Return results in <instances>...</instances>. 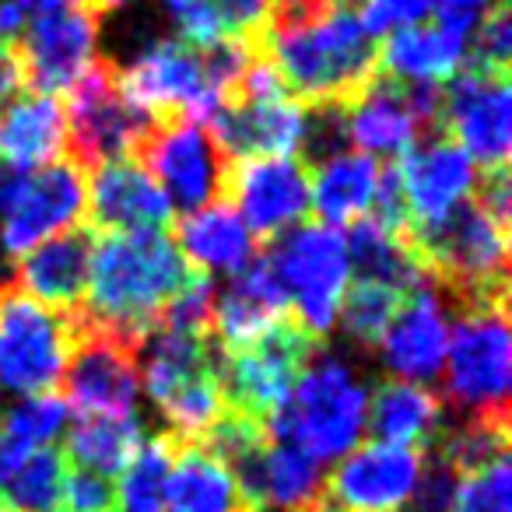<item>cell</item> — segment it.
I'll return each instance as SVG.
<instances>
[{
    "label": "cell",
    "mask_w": 512,
    "mask_h": 512,
    "mask_svg": "<svg viewBox=\"0 0 512 512\" xmlns=\"http://www.w3.org/2000/svg\"><path fill=\"white\" fill-rule=\"evenodd\" d=\"M299 106H355L379 78V43L358 11L278 0L271 29L256 43Z\"/></svg>",
    "instance_id": "cell-1"
},
{
    "label": "cell",
    "mask_w": 512,
    "mask_h": 512,
    "mask_svg": "<svg viewBox=\"0 0 512 512\" xmlns=\"http://www.w3.org/2000/svg\"><path fill=\"white\" fill-rule=\"evenodd\" d=\"M190 278L193 267L169 232L95 235L88 292L78 316L144 344L162 309Z\"/></svg>",
    "instance_id": "cell-2"
},
{
    "label": "cell",
    "mask_w": 512,
    "mask_h": 512,
    "mask_svg": "<svg viewBox=\"0 0 512 512\" xmlns=\"http://www.w3.org/2000/svg\"><path fill=\"white\" fill-rule=\"evenodd\" d=\"M407 242L428 281L449 292L453 306L477 309L509 302V228L470 197L432 225H411Z\"/></svg>",
    "instance_id": "cell-3"
},
{
    "label": "cell",
    "mask_w": 512,
    "mask_h": 512,
    "mask_svg": "<svg viewBox=\"0 0 512 512\" xmlns=\"http://www.w3.org/2000/svg\"><path fill=\"white\" fill-rule=\"evenodd\" d=\"M365 407L369 390L348 365L337 358H313L267 432L274 442H288L316 463L337 460L362 442Z\"/></svg>",
    "instance_id": "cell-4"
},
{
    "label": "cell",
    "mask_w": 512,
    "mask_h": 512,
    "mask_svg": "<svg viewBox=\"0 0 512 512\" xmlns=\"http://www.w3.org/2000/svg\"><path fill=\"white\" fill-rule=\"evenodd\" d=\"M141 348H148L141 369L144 390L169 421L165 432H172L179 442H200L228 411L211 341L155 330L144 337Z\"/></svg>",
    "instance_id": "cell-5"
},
{
    "label": "cell",
    "mask_w": 512,
    "mask_h": 512,
    "mask_svg": "<svg viewBox=\"0 0 512 512\" xmlns=\"http://www.w3.org/2000/svg\"><path fill=\"white\" fill-rule=\"evenodd\" d=\"M292 306V320L316 341L327 337L351 285V260L344 235L327 225H302L271 242L264 253Z\"/></svg>",
    "instance_id": "cell-6"
},
{
    "label": "cell",
    "mask_w": 512,
    "mask_h": 512,
    "mask_svg": "<svg viewBox=\"0 0 512 512\" xmlns=\"http://www.w3.org/2000/svg\"><path fill=\"white\" fill-rule=\"evenodd\" d=\"M446 358V397L453 407H460L463 418H509V302L460 309V323L449 337Z\"/></svg>",
    "instance_id": "cell-7"
},
{
    "label": "cell",
    "mask_w": 512,
    "mask_h": 512,
    "mask_svg": "<svg viewBox=\"0 0 512 512\" xmlns=\"http://www.w3.org/2000/svg\"><path fill=\"white\" fill-rule=\"evenodd\" d=\"M316 351L320 341L295 320L278 323L271 334L239 351H218V383L225 407L267 428L292 397L295 383L309 369Z\"/></svg>",
    "instance_id": "cell-8"
},
{
    "label": "cell",
    "mask_w": 512,
    "mask_h": 512,
    "mask_svg": "<svg viewBox=\"0 0 512 512\" xmlns=\"http://www.w3.org/2000/svg\"><path fill=\"white\" fill-rule=\"evenodd\" d=\"M64 99V158H71L85 176L116 158H134L144 137L155 130V120L123 95L120 67L109 60H95Z\"/></svg>",
    "instance_id": "cell-9"
},
{
    "label": "cell",
    "mask_w": 512,
    "mask_h": 512,
    "mask_svg": "<svg viewBox=\"0 0 512 512\" xmlns=\"http://www.w3.org/2000/svg\"><path fill=\"white\" fill-rule=\"evenodd\" d=\"M74 351L71 316L0 288V393L39 397L64 383Z\"/></svg>",
    "instance_id": "cell-10"
},
{
    "label": "cell",
    "mask_w": 512,
    "mask_h": 512,
    "mask_svg": "<svg viewBox=\"0 0 512 512\" xmlns=\"http://www.w3.org/2000/svg\"><path fill=\"white\" fill-rule=\"evenodd\" d=\"M88 176L57 158L39 172H11L0 179V253L25 256L46 239L85 225Z\"/></svg>",
    "instance_id": "cell-11"
},
{
    "label": "cell",
    "mask_w": 512,
    "mask_h": 512,
    "mask_svg": "<svg viewBox=\"0 0 512 512\" xmlns=\"http://www.w3.org/2000/svg\"><path fill=\"white\" fill-rule=\"evenodd\" d=\"M74 351L64 372L67 407L78 418H134L141 393V341L71 316Z\"/></svg>",
    "instance_id": "cell-12"
},
{
    "label": "cell",
    "mask_w": 512,
    "mask_h": 512,
    "mask_svg": "<svg viewBox=\"0 0 512 512\" xmlns=\"http://www.w3.org/2000/svg\"><path fill=\"white\" fill-rule=\"evenodd\" d=\"M137 162L151 172L172 211L193 214L200 207L225 197V179L232 158L221 151L207 123L165 120L155 123L144 144L137 148Z\"/></svg>",
    "instance_id": "cell-13"
},
{
    "label": "cell",
    "mask_w": 512,
    "mask_h": 512,
    "mask_svg": "<svg viewBox=\"0 0 512 512\" xmlns=\"http://www.w3.org/2000/svg\"><path fill=\"white\" fill-rule=\"evenodd\" d=\"M120 88L155 123H207L218 106L207 53L193 50L183 39H158L155 46H148L127 71H120Z\"/></svg>",
    "instance_id": "cell-14"
},
{
    "label": "cell",
    "mask_w": 512,
    "mask_h": 512,
    "mask_svg": "<svg viewBox=\"0 0 512 512\" xmlns=\"http://www.w3.org/2000/svg\"><path fill=\"white\" fill-rule=\"evenodd\" d=\"M439 130L456 141L481 172L509 169L512 151V92L509 71L463 64L442 88Z\"/></svg>",
    "instance_id": "cell-15"
},
{
    "label": "cell",
    "mask_w": 512,
    "mask_h": 512,
    "mask_svg": "<svg viewBox=\"0 0 512 512\" xmlns=\"http://www.w3.org/2000/svg\"><path fill=\"white\" fill-rule=\"evenodd\" d=\"M102 15L88 8L43 11L15 39V57L22 67L25 92L67 95L95 64V39H99Z\"/></svg>",
    "instance_id": "cell-16"
},
{
    "label": "cell",
    "mask_w": 512,
    "mask_h": 512,
    "mask_svg": "<svg viewBox=\"0 0 512 512\" xmlns=\"http://www.w3.org/2000/svg\"><path fill=\"white\" fill-rule=\"evenodd\" d=\"M253 242H267L299 225L309 214V165L299 155L242 158L228 165L225 197Z\"/></svg>",
    "instance_id": "cell-17"
},
{
    "label": "cell",
    "mask_w": 512,
    "mask_h": 512,
    "mask_svg": "<svg viewBox=\"0 0 512 512\" xmlns=\"http://www.w3.org/2000/svg\"><path fill=\"white\" fill-rule=\"evenodd\" d=\"M439 85H407L379 74L372 88L348 106V141L362 155L404 158L418 144L421 130H439Z\"/></svg>",
    "instance_id": "cell-18"
},
{
    "label": "cell",
    "mask_w": 512,
    "mask_h": 512,
    "mask_svg": "<svg viewBox=\"0 0 512 512\" xmlns=\"http://www.w3.org/2000/svg\"><path fill=\"white\" fill-rule=\"evenodd\" d=\"M421 463V449L369 442L351 449L323 481V498L334 512H404L418 488Z\"/></svg>",
    "instance_id": "cell-19"
},
{
    "label": "cell",
    "mask_w": 512,
    "mask_h": 512,
    "mask_svg": "<svg viewBox=\"0 0 512 512\" xmlns=\"http://www.w3.org/2000/svg\"><path fill=\"white\" fill-rule=\"evenodd\" d=\"M176 225L169 197L137 158H116L88 172L85 228L95 235L165 232Z\"/></svg>",
    "instance_id": "cell-20"
},
{
    "label": "cell",
    "mask_w": 512,
    "mask_h": 512,
    "mask_svg": "<svg viewBox=\"0 0 512 512\" xmlns=\"http://www.w3.org/2000/svg\"><path fill=\"white\" fill-rule=\"evenodd\" d=\"M393 165H397L411 225H432V221L446 218L456 204L470 197L477 183L474 162L446 134H435L432 141L411 148Z\"/></svg>",
    "instance_id": "cell-21"
},
{
    "label": "cell",
    "mask_w": 512,
    "mask_h": 512,
    "mask_svg": "<svg viewBox=\"0 0 512 512\" xmlns=\"http://www.w3.org/2000/svg\"><path fill=\"white\" fill-rule=\"evenodd\" d=\"M92 249L95 232H88L85 225L53 235L43 246L22 256L11 288L22 292L25 299L53 309V313H81L88 292V271H92Z\"/></svg>",
    "instance_id": "cell-22"
},
{
    "label": "cell",
    "mask_w": 512,
    "mask_h": 512,
    "mask_svg": "<svg viewBox=\"0 0 512 512\" xmlns=\"http://www.w3.org/2000/svg\"><path fill=\"white\" fill-rule=\"evenodd\" d=\"M449 348L446 309L439 302V288L425 285L400 302L397 316L379 341V355L390 369V379L428 383L439 376Z\"/></svg>",
    "instance_id": "cell-23"
},
{
    "label": "cell",
    "mask_w": 512,
    "mask_h": 512,
    "mask_svg": "<svg viewBox=\"0 0 512 512\" xmlns=\"http://www.w3.org/2000/svg\"><path fill=\"white\" fill-rule=\"evenodd\" d=\"M285 320H292V306H288L271 264L264 256H256L228 281L225 295L214 302L211 337H218L221 351H239L271 334Z\"/></svg>",
    "instance_id": "cell-24"
},
{
    "label": "cell",
    "mask_w": 512,
    "mask_h": 512,
    "mask_svg": "<svg viewBox=\"0 0 512 512\" xmlns=\"http://www.w3.org/2000/svg\"><path fill=\"white\" fill-rule=\"evenodd\" d=\"M67 120L64 102L25 92L0 109V158L11 172H32L64 158Z\"/></svg>",
    "instance_id": "cell-25"
},
{
    "label": "cell",
    "mask_w": 512,
    "mask_h": 512,
    "mask_svg": "<svg viewBox=\"0 0 512 512\" xmlns=\"http://www.w3.org/2000/svg\"><path fill=\"white\" fill-rule=\"evenodd\" d=\"M446 425V400L421 383L404 379H383L369 393L365 407V428L376 435V442L390 446H411L425 453L435 435Z\"/></svg>",
    "instance_id": "cell-26"
},
{
    "label": "cell",
    "mask_w": 512,
    "mask_h": 512,
    "mask_svg": "<svg viewBox=\"0 0 512 512\" xmlns=\"http://www.w3.org/2000/svg\"><path fill=\"white\" fill-rule=\"evenodd\" d=\"M383 165L362 151H341L309 169V211L320 225L341 228L372 214Z\"/></svg>",
    "instance_id": "cell-27"
},
{
    "label": "cell",
    "mask_w": 512,
    "mask_h": 512,
    "mask_svg": "<svg viewBox=\"0 0 512 512\" xmlns=\"http://www.w3.org/2000/svg\"><path fill=\"white\" fill-rule=\"evenodd\" d=\"M179 253L186 256V264L193 271H228L239 274L242 267L253 260V235L246 232L242 218L228 200H214V204L200 207L193 214H183L176 225Z\"/></svg>",
    "instance_id": "cell-28"
},
{
    "label": "cell",
    "mask_w": 512,
    "mask_h": 512,
    "mask_svg": "<svg viewBox=\"0 0 512 512\" xmlns=\"http://www.w3.org/2000/svg\"><path fill=\"white\" fill-rule=\"evenodd\" d=\"M467 39L453 36L442 25H407L386 36L379 46V74L407 85H442L463 67Z\"/></svg>",
    "instance_id": "cell-29"
},
{
    "label": "cell",
    "mask_w": 512,
    "mask_h": 512,
    "mask_svg": "<svg viewBox=\"0 0 512 512\" xmlns=\"http://www.w3.org/2000/svg\"><path fill=\"white\" fill-rule=\"evenodd\" d=\"M165 509L172 512H264L242 495L235 474L197 442H179Z\"/></svg>",
    "instance_id": "cell-30"
},
{
    "label": "cell",
    "mask_w": 512,
    "mask_h": 512,
    "mask_svg": "<svg viewBox=\"0 0 512 512\" xmlns=\"http://www.w3.org/2000/svg\"><path fill=\"white\" fill-rule=\"evenodd\" d=\"M323 481V463L288 442L271 439L256 474V505L264 512H316L323 505Z\"/></svg>",
    "instance_id": "cell-31"
},
{
    "label": "cell",
    "mask_w": 512,
    "mask_h": 512,
    "mask_svg": "<svg viewBox=\"0 0 512 512\" xmlns=\"http://www.w3.org/2000/svg\"><path fill=\"white\" fill-rule=\"evenodd\" d=\"M67 467L60 446L32 449L0 474V512H64Z\"/></svg>",
    "instance_id": "cell-32"
},
{
    "label": "cell",
    "mask_w": 512,
    "mask_h": 512,
    "mask_svg": "<svg viewBox=\"0 0 512 512\" xmlns=\"http://www.w3.org/2000/svg\"><path fill=\"white\" fill-rule=\"evenodd\" d=\"M144 432L137 418H78L67 435V463L81 470H95L102 477H120L123 467L141 449Z\"/></svg>",
    "instance_id": "cell-33"
},
{
    "label": "cell",
    "mask_w": 512,
    "mask_h": 512,
    "mask_svg": "<svg viewBox=\"0 0 512 512\" xmlns=\"http://www.w3.org/2000/svg\"><path fill=\"white\" fill-rule=\"evenodd\" d=\"M179 439L172 432H158L155 439H144L134 460L123 467L116 484V512H165V491L176 463Z\"/></svg>",
    "instance_id": "cell-34"
},
{
    "label": "cell",
    "mask_w": 512,
    "mask_h": 512,
    "mask_svg": "<svg viewBox=\"0 0 512 512\" xmlns=\"http://www.w3.org/2000/svg\"><path fill=\"white\" fill-rule=\"evenodd\" d=\"M400 302H404V295L393 292V288L376 285V281H355V285H348V292H344L337 320H344V330H348V337L355 344H362V348H379L386 327H390L393 316H397Z\"/></svg>",
    "instance_id": "cell-35"
},
{
    "label": "cell",
    "mask_w": 512,
    "mask_h": 512,
    "mask_svg": "<svg viewBox=\"0 0 512 512\" xmlns=\"http://www.w3.org/2000/svg\"><path fill=\"white\" fill-rule=\"evenodd\" d=\"M214 281L211 274L193 271V278L179 288L169 299V306L162 309V316L155 320V330L162 334H183V337H204L211 341V323H214ZM151 330V334H155Z\"/></svg>",
    "instance_id": "cell-36"
},
{
    "label": "cell",
    "mask_w": 512,
    "mask_h": 512,
    "mask_svg": "<svg viewBox=\"0 0 512 512\" xmlns=\"http://www.w3.org/2000/svg\"><path fill=\"white\" fill-rule=\"evenodd\" d=\"M512 60V11L509 0H495L481 15L467 39V67H484V71H509Z\"/></svg>",
    "instance_id": "cell-37"
},
{
    "label": "cell",
    "mask_w": 512,
    "mask_h": 512,
    "mask_svg": "<svg viewBox=\"0 0 512 512\" xmlns=\"http://www.w3.org/2000/svg\"><path fill=\"white\" fill-rule=\"evenodd\" d=\"M449 512H512V474L509 456L495 460L491 467L460 477L453 509Z\"/></svg>",
    "instance_id": "cell-38"
},
{
    "label": "cell",
    "mask_w": 512,
    "mask_h": 512,
    "mask_svg": "<svg viewBox=\"0 0 512 512\" xmlns=\"http://www.w3.org/2000/svg\"><path fill=\"white\" fill-rule=\"evenodd\" d=\"M165 8H169L172 22H176L179 39L190 43L193 50H214V46L228 39L211 0H165Z\"/></svg>",
    "instance_id": "cell-39"
},
{
    "label": "cell",
    "mask_w": 512,
    "mask_h": 512,
    "mask_svg": "<svg viewBox=\"0 0 512 512\" xmlns=\"http://www.w3.org/2000/svg\"><path fill=\"white\" fill-rule=\"evenodd\" d=\"M221 18V29L235 43L256 46L271 29V15L278 0H211Z\"/></svg>",
    "instance_id": "cell-40"
},
{
    "label": "cell",
    "mask_w": 512,
    "mask_h": 512,
    "mask_svg": "<svg viewBox=\"0 0 512 512\" xmlns=\"http://www.w3.org/2000/svg\"><path fill=\"white\" fill-rule=\"evenodd\" d=\"M435 0H362L358 4V18H362L365 32L372 39H383L397 29H407V25H421L425 15H432Z\"/></svg>",
    "instance_id": "cell-41"
},
{
    "label": "cell",
    "mask_w": 512,
    "mask_h": 512,
    "mask_svg": "<svg viewBox=\"0 0 512 512\" xmlns=\"http://www.w3.org/2000/svg\"><path fill=\"white\" fill-rule=\"evenodd\" d=\"M428 460L421 463L418 488L411 495V512H449L453 509L456 488H460V474L449 467L446 460H439L435 453H425Z\"/></svg>",
    "instance_id": "cell-42"
},
{
    "label": "cell",
    "mask_w": 512,
    "mask_h": 512,
    "mask_svg": "<svg viewBox=\"0 0 512 512\" xmlns=\"http://www.w3.org/2000/svg\"><path fill=\"white\" fill-rule=\"evenodd\" d=\"M116 484L95 470L67 467L64 481V512H113Z\"/></svg>",
    "instance_id": "cell-43"
},
{
    "label": "cell",
    "mask_w": 512,
    "mask_h": 512,
    "mask_svg": "<svg viewBox=\"0 0 512 512\" xmlns=\"http://www.w3.org/2000/svg\"><path fill=\"white\" fill-rule=\"evenodd\" d=\"M491 4L495 0H435V25H442V29L460 39H470L474 25L481 22V15Z\"/></svg>",
    "instance_id": "cell-44"
},
{
    "label": "cell",
    "mask_w": 512,
    "mask_h": 512,
    "mask_svg": "<svg viewBox=\"0 0 512 512\" xmlns=\"http://www.w3.org/2000/svg\"><path fill=\"white\" fill-rule=\"evenodd\" d=\"M22 92H25V81L15 57V43H0V109L8 106L11 99H18Z\"/></svg>",
    "instance_id": "cell-45"
},
{
    "label": "cell",
    "mask_w": 512,
    "mask_h": 512,
    "mask_svg": "<svg viewBox=\"0 0 512 512\" xmlns=\"http://www.w3.org/2000/svg\"><path fill=\"white\" fill-rule=\"evenodd\" d=\"M18 8H29V11H57V8H88V11H95V15H106V0H15Z\"/></svg>",
    "instance_id": "cell-46"
},
{
    "label": "cell",
    "mask_w": 512,
    "mask_h": 512,
    "mask_svg": "<svg viewBox=\"0 0 512 512\" xmlns=\"http://www.w3.org/2000/svg\"><path fill=\"white\" fill-rule=\"evenodd\" d=\"M309 4H316V8H348V11H355V4H362V0H309Z\"/></svg>",
    "instance_id": "cell-47"
},
{
    "label": "cell",
    "mask_w": 512,
    "mask_h": 512,
    "mask_svg": "<svg viewBox=\"0 0 512 512\" xmlns=\"http://www.w3.org/2000/svg\"><path fill=\"white\" fill-rule=\"evenodd\" d=\"M316 512H334V509H330V505H327V498H323V505H320V509H316Z\"/></svg>",
    "instance_id": "cell-48"
}]
</instances>
